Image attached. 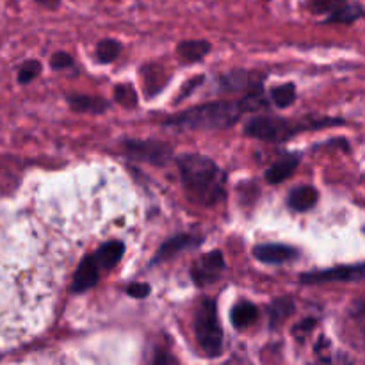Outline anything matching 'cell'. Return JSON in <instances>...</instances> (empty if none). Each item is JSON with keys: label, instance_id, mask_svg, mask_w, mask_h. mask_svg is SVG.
Masks as SVG:
<instances>
[{"label": "cell", "instance_id": "12", "mask_svg": "<svg viewBox=\"0 0 365 365\" xmlns=\"http://www.w3.org/2000/svg\"><path fill=\"white\" fill-rule=\"evenodd\" d=\"M125 253V245L121 241H109L100 246L95 253V260L100 269L109 271L116 266Z\"/></svg>", "mask_w": 365, "mask_h": 365}, {"label": "cell", "instance_id": "18", "mask_svg": "<svg viewBox=\"0 0 365 365\" xmlns=\"http://www.w3.org/2000/svg\"><path fill=\"white\" fill-rule=\"evenodd\" d=\"M296 305L291 298H278L269 307V323L271 328H278L282 323L294 314Z\"/></svg>", "mask_w": 365, "mask_h": 365}, {"label": "cell", "instance_id": "22", "mask_svg": "<svg viewBox=\"0 0 365 365\" xmlns=\"http://www.w3.org/2000/svg\"><path fill=\"white\" fill-rule=\"evenodd\" d=\"M41 68L43 66L39 61H25L20 66V70H18V82H20V84H29V82H32L39 73H41Z\"/></svg>", "mask_w": 365, "mask_h": 365}, {"label": "cell", "instance_id": "11", "mask_svg": "<svg viewBox=\"0 0 365 365\" xmlns=\"http://www.w3.org/2000/svg\"><path fill=\"white\" fill-rule=\"evenodd\" d=\"M299 164V155L296 153H287V155L280 157L269 170L266 171V180L269 184H280V182L287 180L289 177L294 175V171L298 170Z\"/></svg>", "mask_w": 365, "mask_h": 365}, {"label": "cell", "instance_id": "19", "mask_svg": "<svg viewBox=\"0 0 365 365\" xmlns=\"http://www.w3.org/2000/svg\"><path fill=\"white\" fill-rule=\"evenodd\" d=\"M121 52V45L116 39H102V41L96 45V57H98L100 63L107 64L113 63L114 59H118Z\"/></svg>", "mask_w": 365, "mask_h": 365}, {"label": "cell", "instance_id": "25", "mask_svg": "<svg viewBox=\"0 0 365 365\" xmlns=\"http://www.w3.org/2000/svg\"><path fill=\"white\" fill-rule=\"evenodd\" d=\"M50 66L52 70H66L73 66V57L66 52H56L50 57Z\"/></svg>", "mask_w": 365, "mask_h": 365}, {"label": "cell", "instance_id": "23", "mask_svg": "<svg viewBox=\"0 0 365 365\" xmlns=\"http://www.w3.org/2000/svg\"><path fill=\"white\" fill-rule=\"evenodd\" d=\"M362 14L359 6H341L339 9H335V13L331 14L330 21H353Z\"/></svg>", "mask_w": 365, "mask_h": 365}, {"label": "cell", "instance_id": "10", "mask_svg": "<svg viewBox=\"0 0 365 365\" xmlns=\"http://www.w3.org/2000/svg\"><path fill=\"white\" fill-rule=\"evenodd\" d=\"M253 255L264 264H285L298 257V250L285 245H259L253 248Z\"/></svg>", "mask_w": 365, "mask_h": 365}, {"label": "cell", "instance_id": "1", "mask_svg": "<svg viewBox=\"0 0 365 365\" xmlns=\"http://www.w3.org/2000/svg\"><path fill=\"white\" fill-rule=\"evenodd\" d=\"M185 192L195 203L214 207L227 196V173L212 159L200 153H185L178 159Z\"/></svg>", "mask_w": 365, "mask_h": 365}, {"label": "cell", "instance_id": "20", "mask_svg": "<svg viewBox=\"0 0 365 365\" xmlns=\"http://www.w3.org/2000/svg\"><path fill=\"white\" fill-rule=\"evenodd\" d=\"M271 98H273L274 106L284 109V107H289L294 103L296 100V88L294 84H284V86H278L271 91Z\"/></svg>", "mask_w": 365, "mask_h": 365}, {"label": "cell", "instance_id": "6", "mask_svg": "<svg viewBox=\"0 0 365 365\" xmlns=\"http://www.w3.org/2000/svg\"><path fill=\"white\" fill-rule=\"evenodd\" d=\"M225 267L227 266H225L223 253L220 250H214V252L205 253V255H202L196 260V264L191 269V277L198 287H207V285L220 280Z\"/></svg>", "mask_w": 365, "mask_h": 365}, {"label": "cell", "instance_id": "27", "mask_svg": "<svg viewBox=\"0 0 365 365\" xmlns=\"http://www.w3.org/2000/svg\"><path fill=\"white\" fill-rule=\"evenodd\" d=\"M314 328H316V319H305V321H302V323H298V327H294L292 334L296 335V339L303 341V339H305V335H309Z\"/></svg>", "mask_w": 365, "mask_h": 365}, {"label": "cell", "instance_id": "13", "mask_svg": "<svg viewBox=\"0 0 365 365\" xmlns=\"http://www.w3.org/2000/svg\"><path fill=\"white\" fill-rule=\"evenodd\" d=\"M68 103L75 113H86V114H98L106 113L109 109V102L98 96L91 95H70L68 96Z\"/></svg>", "mask_w": 365, "mask_h": 365}, {"label": "cell", "instance_id": "4", "mask_svg": "<svg viewBox=\"0 0 365 365\" xmlns=\"http://www.w3.org/2000/svg\"><path fill=\"white\" fill-rule=\"evenodd\" d=\"M196 341L207 356H220L223 351V330L217 319L216 303L212 299H202L195 319Z\"/></svg>", "mask_w": 365, "mask_h": 365}, {"label": "cell", "instance_id": "5", "mask_svg": "<svg viewBox=\"0 0 365 365\" xmlns=\"http://www.w3.org/2000/svg\"><path fill=\"white\" fill-rule=\"evenodd\" d=\"M125 153L135 160H143V163L155 164V166H164L168 160L171 159V146L160 141H134V139H127L123 143Z\"/></svg>", "mask_w": 365, "mask_h": 365}, {"label": "cell", "instance_id": "7", "mask_svg": "<svg viewBox=\"0 0 365 365\" xmlns=\"http://www.w3.org/2000/svg\"><path fill=\"white\" fill-rule=\"evenodd\" d=\"M365 280V262L356 266H341L327 271H310L299 277L302 284H327V282Z\"/></svg>", "mask_w": 365, "mask_h": 365}, {"label": "cell", "instance_id": "3", "mask_svg": "<svg viewBox=\"0 0 365 365\" xmlns=\"http://www.w3.org/2000/svg\"><path fill=\"white\" fill-rule=\"evenodd\" d=\"M330 125H342V120H321L307 121V123H294L291 120L278 116H255L246 123L245 134L260 141L280 143L291 139L292 135L303 130H316V128L330 127Z\"/></svg>", "mask_w": 365, "mask_h": 365}, {"label": "cell", "instance_id": "29", "mask_svg": "<svg viewBox=\"0 0 365 365\" xmlns=\"http://www.w3.org/2000/svg\"><path fill=\"white\" fill-rule=\"evenodd\" d=\"M203 82V77H195V78H191V82H189L187 86H185V88H182V91H180V96H178V100H182V98H187L189 95H191V91H192V88H196V86H200ZM177 100V102H178Z\"/></svg>", "mask_w": 365, "mask_h": 365}, {"label": "cell", "instance_id": "2", "mask_svg": "<svg viewBox=\"0 0 365 365\" xmlns=\"http://www.w3.org/2000/svg\"><path fill=\"white\" fill-rule=\"evenodd\" d=\"M246 113L242 100H220V102L202 103L191 109L168 118V127L184 128V130H216L237 123Z\"/></svg>", "mask_w": 365, "mask_h": 365}, {"label": "cell", "instance_id": "28", "mask_svg": "<svg viewBox=\"0 0 365 365\" xmlns=\"http://www.w3.org/2000/svg\"><path fill=\"white\" fill-rule=\"evenodd\" d=\"M150 285L148 284H130L128 285L127 292L132 296V298H146L150 294Z\"/></svg>", "mask_w": 365, "mask_h": 365}, {"label": "cell", "instance_id": "14", "mask_svg": "<svg viewBox=\"0 0 365 365\" xmlns=\"http://www.w3.org/2000/svg\"><path fill=\"white\" fill-rule=\"evenodd\" d=\"M210 52V43L205 39H189V41H182L177 46L178 59L184 63H196L202 61L207 53Z\"/></svg>", "mask_w": 365, "mask_h": 365}, {"label": "cell", "instance_id": "9", "mask_svg": "<svg viewBox=\"0 0 365 365\" xmlns=\"http://www.w3.org/2000/svg\"><path fill=\"white\" fill-rule=\"evenodd\" d=\"M202 242H203V239L196 237V235H189V234L175 235V237L168 239V241L160 246L159 252L155 253V257H153L152 262H150V266H153V264H160V262H164V260L173 259L177 253L185 252V250L196 248V246H200Z\"/></svg>", "mask_w": 365, "mask_h": 365}, {"label": "cell", "instance_id": "15", "mask_svg": "<svg viewBox=\"0 0 365 365\" xmlns=\"http://www.w3.org/2000/svg\"><path fill=\"white\" fill-rule=\"evenodd\" d=\"M317 200H319V192L316 191V187H312V185H302V187L294 189L289 195L287 203L291 209L298 210V212H305V210L312 209L316 205Z\"/></svg>", "mask_w": 365, "mask_h": 365}, {"label": "cell", "instance_id": "21", "mask_svg": "<svg viewBox=\"0 0 365 365\" xmlns=\"http://www.w3.org/2000/svg\"><path fill=\"white\" fill-rule=\"evenodd\" d=\"M114 98H116V102L121 107H127V109L138 106V93H135V89L130 84L116 86L114 88Z\"/></svg>", "mask_w": 365, "mask_h": 365}, {"label": "cell", "instance_id": "24", "mask_svg": "<svg viewBox=\"0 0 365 365\" xmlns=\"http://www.w3.org/2000/svg\"><path fill=\"white\" fill-rule=\"evenodd\" d=\"M351 317L355 319L356 327H359L360 334H362L364 342H365V296L355 302V305H353L351 309Z\"/></svg>", "mask_w": 365, "mask_h": 365}, {"label": "cell", "instance_id": "26", "mask_svg": "<svg viewBox=\"0 0 365 365\" xmlns=\"http://www.w3.org/2000/svg\"><path fill=\"white\" fill-rule=\"evenodd\" d=\"M342 0H312V7L316 13H327V11H335L341 7Z\"/></svg>", "mask_w": 365, "mask_h": 365}, {"label": "cell", "instance_id": "17", "mask_svg": "<svg viewBox=\"0 0 365 365\" xmlns=\"http://www.w3.org/2000/svg\"><path fill=\"white\" fill-rule=\"evenodd\" d=\"M230 317H232V324H234L235 328H248L252 327V324L257 321V317H259V309H257L253 303L241 302L232 309Z\"/></svg>", "mask_w": 365, "mask_h": 365}, {"label": "cell", "instance_id": "16", "mask_svg": "<svg viewBox=\"0 0 365 365\" xmlns=\"http://www.w3.org/2000/svg\"><path fill=\"white\" fill-rule=\"evenodd\" d=\"M220 84L221 89H225V91H242V89L255 88V84H260V82H257L255 77L252 73H248V71L237 70L223 75L220 78Z\"/></svg>", "mask_w": 365, "mask_h": 365}, {"label": "cell", "instance_id": "8", "mask_svg": "<svg viewBox=\"0 0 365 365\" xmlns=\"http://www.w3.org/2000/svg\"><path fill=\"white\" fill-rule=\"evenodd\" d=\"M98 278H100V266L96 264L95 255L84 257L73 274L71 292H73V294H81V292L89 291V289H93L96 284H98Z\"/></svg>", "mask_w": 365, "mask_h": 365}, {"label": "cell", "instance_id": "30", "mask_svg": "<svg viewBox=\"0 0 365 365\" xmlns=\"http://www.w3.org/2000/svg\"><path fill=\"white\" fill-rule=\"evenodd\" d=\"M38 4H41L43 7H48V9H57L61 4V0H36Z\"/></svg>", "mask_w": 365, "mask_h": 365}]
</instances>
